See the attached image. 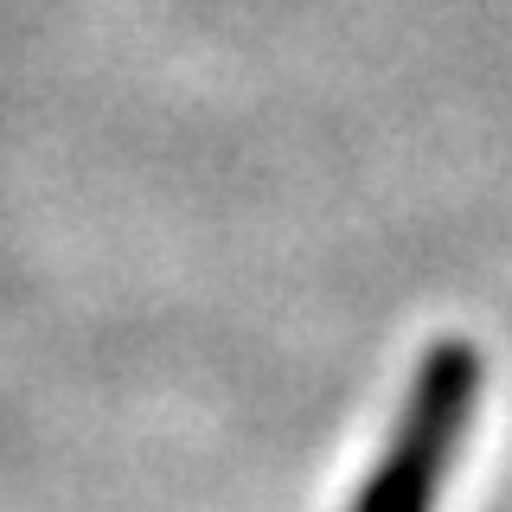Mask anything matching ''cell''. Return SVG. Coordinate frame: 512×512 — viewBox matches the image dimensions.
I'll use <instances>...</instances> for the list:
<instances>
[{"mask_svg": "<svg viewBox=\"0 0 512 512\" xmlns=\"http://www.w3.org/2000/svg\"><path fill=\"white\" fill-rule=\"evenodd\" d=\"M480 391H487V359H480V346L461 340V333L429 340L410 384H404L391 436H384L372 474L352 487L346 512H436L448 474H455L461 448L474 436Z\"/></svg>", "mask_w": 512, "mask_h": 512, "instance_id": "cell-1", "label": "cell"}]
</instances>
